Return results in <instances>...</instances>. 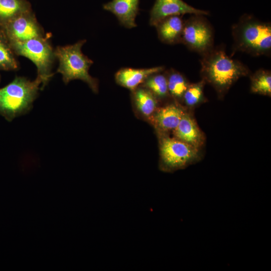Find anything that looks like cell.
<instances>
[{
  "label": "cell",
  "mask_w": 271,
  "mask_h": 271,
  "mask_svg": "<svg viewBox=\"0 0 271 271\" xmlns=\"http://www.w3.org/2000/svg\"><path fill=\"white\" fill-rule=\"evenodd\" d=\"M200 64L202 79L215 89L220 99L236 81L250 73L246 65L228 56L221 47H213L202 55Z\"/></svg>",
  "instance_id": "cell-1"
},
{
  "label": "cell",
  "mask_w": 271,
  "mask_h": 271,
  "mask_svg": "<svg viewBox=\"0 0 271 271\" xmlns=\"http://www.w3.org/2000/svg\"><path fill=\"white\" fill-rule=\"evenodd\" d=\"M233 50L254 56H269L271 52V25L245 14L232 28Z\"/></svg>",
  "instance_id": "cell-2"
},
{
  "label": "cell",
  "mask_w": 271,
  "mask_h": 271,
  "mask_svg": "<svg viewBox=\"0 0 271 271\" xmlns=\"http://www.w3.org/2000/svg\"><path fill=\"white\" fill-rule=\"evenodd\" d=\"M41 81L37 77L33 81L17 76L10 83L0 88V115L8 121L26 114L33 107Z\"/></svg>",
  "instance_id": "cell-3"
},
{
  "label": "cell",
  "mask_w": 271,
  "mask_h": 271,
  "mask_svg": "<svg viewBox=\"0 0 271 271\" xmlns=\"http://www.w3.org/2000/svg\"><path fill=\"white\" fill-rule=\"evenodd\" d=\"M86 42V40H81L72 45L56 48L55 54L59 61L57 72L62 75L65 84L73 80L79 79L87 83L92 91L97 93L98 81L88 72L93 62L81 51Z\"/></svg>",
  "instance_id": "cell-4"
},
{
  "label": "cell",
  "mask_w": 271,
  "mask_h": 271,
  "mask_svg": "<svg viewBox=\"0 0 271 271\" xmlns=\"http://www.w3.org/2000/svg\"><path fill=\"white\" fill-rule=\"evenodd\" d=\"M16 55L25 57L36 66L37 77L41 81V90L49 83L54 73L52 68L56 59L49 39L44 37L22 42H9Z\"/></svg>",
  "instance_id": "cell-5"
},
{
  "label": "cell",
  "mask_w": 271,
  "mask_h": 271,
  "mask_svg": "<svg viewBox=\"0 0 271 271\" xmlns=\"http://www.w3.org/2000/svg\"><path fill=\"white\" fill-rule=\"evenodd\" d=\"M161 136L159 163L161 170L173 172L185 169L202 159L201 150L166 134Z\"/></svg>",
  "instance_id": "cell-6"
},
{
  "label": "cell",
  "mask_w": 271,
  "mask_h": 271,
  "mask_svg": "<svg viewBox=\"0 0 271 271\" xmlns=\"http://www.w3.org/2000/svg\"><path fill=\"white\" fill-rule=\"evenodd\" d=\"M204 16L193 15L184 21L181 42L201 55L214 47L213 30Z\"/></svg>",
  "instance_id": "cell-7"
},
{
  "label": "cell",
  "mask_w": 271,
  "mask_h": 271,
  "mask_svg": "<svg viewBox=\"0 0 271 271\" xmlns=\"http://www.w3.org/2000/svg\"><path fill=\"white\" fill-rule=\"evenodd\" d=\"M0 30L9 42H22L45 36L32 10L15 18Z\"/></svg>",
  "instance_id": "cell-8"
},
{
  "label": "cell",
  "mask_w": 271,
  "mask_h": 271,
  "mask_svg": "<svg viewBox=\"0 0 271 271\" xmlns=\"http://www.w3.org/2000/svg\"><path fill=\"white\" fill-rule=\"evenodd\" d=\"M187 14L205 16L208 15L209 12L195 8L183 0H156L150 11L149 23L155 27L167 17Z\"/></svg>",
  "instance_id": "cell-9"
},
{
  "label": "cell",
  "mask_w": 271,
  "mask_h": 271,
  "mask_svg": "<svg viewBox=\"0 0 271 271\" xmlns=\"http://www.w3.org/2000/svg\"><path fill=\"white\" fill-rule=\"evenodd\" d=\"M174 137L198 149L204 146L206 138L192 113L186 110L178 126L173 130Z\"/></svg>",
  "instance_id": "cell-10"
},
{
  "label": "cell",
  "mask_w": 271,
  "mask_h": 271,
  "mask_svg": "<svg viewBox=\"0 0 271 271\" xmlns=\"http://www.w3.org/2000/svg\"><path fill=\"white\" fill-rule=\"evenodd\" d=\"M140 0H112L103 6L104 10L112 13L123 27H137L136 18L139 13Z\"/></svg>",
  "instance_id": "cell-11"
},
{
  "label": "cell",
  "mask_w": 271,
  "mask_h": 271,
  "mask_svg": "<svg viewBox=\"0 0 271 271\" xmlns=\"http://www.w3.org/2000/svg\"><path fill=\"white\" fill-rule=\"evenodd\" d=\"M186 110L176 101L167 104L157 109L154 113V123L162 134L173 131L178 126Z\"/></svg>",
  "instance_id": "cell-12"
},
{
  "label": "cell",
  "mask_w": 271,
  "mask_h": 271,
  "mask_svg": "<svg viewBox=\"0 0 271 271\" xmlns=\"http://www.w3.org/2000/svg\"><path fill=\"white\" fill-rule=\"evenodd\" d=\"M164 70L163 66L140 69L123 68L115 73V80L118 85L133 91L142 84L149 76Z\"/></svg>",
  "instance_id": "cell-13"
},
{
  "label": "cell",
  "mask_w": 271,
  "mask_h": 271,
  "mask_svg": "<svg viewBox=\"0 0 271 271\" xmlns=\"http://www.w3.org/2000/svg\"><path fill=\"white\" fill-rule=\"evenodd\" d=\"M184 23L182 16H172L163 19L155 26L159 39L167 44L181 43Z\"/></svg>",
  "instance_id": "cell-14"
},
{
  "label": "cell",
  "mask_w": 271,
  "mask_h": 271,
  "mask_svg": "<svg viewBox=\"0 0 271 271\" xmlns=\"http://www.w3.org/2000/svg\"><path fill=\"white\" fill-rule=\"evenodd\" d=\"M133 91V99L139 111L144 116L154 114L158 105V98L148 89L140 86Z\"/></svg>",
  "instance_id": "cell-15"
},
{
  "label": "cell",
  "mask_w": 271,
  "mask_h": 271,
  "mask_svg": "<svg viewBox=\"0 0 271 271\" xmlns=\"http://www.w3.org/2000/svg\"><path fill=\"white\" fill-rule=\"evenodd\" d=\"M31 10V4L27 0H0V27Z\"/></svg>",
  "instance_id": "cell-16"
},
{
  "label": "cell",
  "mask_w": 271,
  "mask_h": 271,
  "mask_svg": "<svg viewBox=\"0 0 271 271\" xmlns=\"http://www.w3.org/2000/svg\"><path fill=\"white\" fill-rule=\"evenodd\" d=\"M170 96L176 102H182L184 92L190 83L185 76L178 71L171 69L166 73Z\"/></svg>",
  "instance_id": "cell-17"
},
{
  "label": "cell",
  "mask_w": 271,
  "mask_h": 271,
  "mask_svg": "<svg viewBox=\"0 0 271 271\" xmlns=\"http://www.w3.org/2000/svg\"><path fill=\"white\" fill-rule=\"evenodd\" d=\"M205 84V82L202 79L196 83L189 84L182 98V102L185 106L193 109L207 101L204 93Z\"/></svg>",
  "instance_id": "cell-18"
},
{
  "label": "cell",
  "mask_w": 271,
  "mask_h": 271,
  "mask_svg": "<svg viewBox=\"0 0 271 271\" xmlns=\"http://www.w3.org/2000/svg\"><path fill=\"white\" fill-rule=\"evenodd\" d=\"M161 72L152 74L141 85L149 90L158 99H164L170 96L166 74Z\"/></svg>",
  "instance_id": "cell-19"
},
{
  "label": "cell",
  "mask_w": 271,
  "mask_h": 271,
  "mask_svg": "<svg viewBox=\"0 0 271 271\" xmlns=\"http://www.w3.org/2000/svg\"><path fill=\"white\" fill-rule=\"evenodd\" d=\"M250 91L252 93L271 96V73L260 69L250 75Z\"/></svg>",
  "instance_id": "cell-20"
},
{
  "label": "cell",
  "mask_w": 271,
  "mask_h": 271,
  "mask_svg": "<svg viewBox=\"0 0 271 271\" xmlns=\"http://www.w3.org/2000/svg\"><path fill=\"white\" fill-rule=\"evenodd\" d=\"M9 41L0 30V70L14 71L19 68V63Z\"/></svg>",
  "instance_id": "cell-21"
},
{
  "label": "cell",
  "mask_w": 271,
  "mask_h": 271,
  "mask_svg": "<svg viewBox=\"0 0 271 271\" xmlns=\"http://www.w3.org/2000/svg\"><path fill=\"white\" fill-rule=\"evenodd\" d=\"M0 80H1V76H0Z\"/></svg>",
  "instance_id": "cell-22"
}]
</instances>
